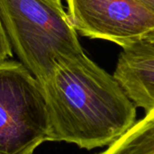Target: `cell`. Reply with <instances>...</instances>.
<instances>
[{
  "instance_id": "obj_1",
  "label": "cell",
  "mask_w": 154,
  "mask_h": 154,
  "mask_svg": "<svg viewBox=\"0 0 154 154\" xmlns=\"http://www.w3.org/2000/svg\"><path fill=\"white\" fill-rule=\"evenodd\" d=\"M46 103L50 142L85 150L108 146L136 122V106L114 75L83 51L61 56L39 83Z\"/></svg>"
},
{
  "instance_id": "obj_2",
  "label": "cell",
  "mask_w": 154,
  "mask_h": 154,
  "mask_svg": "<svg viewBox=\"0 0 154 154\" xmlns=\"http://www.w3.org/2000/svg\"><path fill=\"white\" fill-rule=\"evenodd\" d=\"M0 16L13 51L39 83L60 57L84 51L64 8L48 0H0Z\"/></svg>"
},
{
  "instance_id": "obj_3",
  "label": "cell",
  "mask_w": 154,
  "mask_h": 154,
  "mask_svg": "<svg viewBox=\"0 0 154 154\" xmlns=\"http://www.w3.org/2000/svg\"><path fill=\"white\" fill-rule=\"evenodd\" d=\"M50 142L42 88L19 61H0V154H33Z\"/></svg>"
},
{
  "instance_id": "obj_4",
  "label": "cell",
  "mask_w": 154,
  "mask_h": 154,
  "mask_svg": "<svg viewBox=\"0 0 154 154\" xmlns=\"http://www.w3.org/2000/svg\"><path fill=\"white\" fill-rule=\"evenodd\" d=\"M75 31L127 47L154 30V14L138 0H65Z\"/></svg>"
},
{
  "instance_id": "obj_5",
  "label": "cell",
  "mask_w": 154,
  "mask_h": 154,
  "mask_svg": "<svg viewBox=\"0 0 154 154\" xmlns=\"http://www.w3.org/2000/svg\"><path fill=\"white\" fill-rule=\"evenodd\" d=\"M115 78L136 107L145 113L154 108V46L140 41L122 48Z\"/></svg>"
},
{
  "instance_id": "obj_6",
  "label": "cell",
  "mask_w": 154,
  "mask_h": 154,
  "mask_svg": "<svg viewBox=\"0 0 154 154\" xmlns=\"http://www.w3.org/2000/svg\"><path fill=\"white\" fill-rule=\"evenodd\" d=\"M97 154H154V108Z\"/></svg>"
},
{
  "instance_id": "obj_7",
  "label": "cell",
  "mask_w": 154,
  "mask_h": 154,
  "mask_svg": "<svg viewBox=\"0 0 154 154\" xmlns=\"http://www.w3.org/2000/svg\"><path fill=\"white\" fill-rule=\"evenodd\" d=\"M13 57V49L8 40L5 26L0 16V61L6 60Z\"/></svg>"
},
{
  "instance_id": "obj_8",
  "label": "cell",
  "mask_w": 154,
  "mask_h": 154,
  "mask_svg": "<svg viewBox=\"0 0 154 154\" xmlns=\"http://www.w3.org/2000/svg\"><path fill=\"white\" fill-rule=\"evenodd\" d=\"M154 14V0H138Z\"/></svg>"
},
{
  "instance_id": "obj_9",
  "label": "cell",
  "mask_w": 154,
  "mask_h": 154,
  "mask_svg": "<svg viewBox=\"0 0 154 154\" xmlns=\"http://www.w3.org/2000/svg\"><path fill=\"white\" fill-rule=\"evenodd\" d=\"M143 41L147 42L152 44L154 46V30L153 31H152V32H150L149 33H147V34L145 35V37L143 38Z\"/></svg>"
},
{
  "instance_id": "obj_10",
  "label": "cell",
  "mask_w": 154,
  "mask_h": 154,
  "mask_svg": "<svg viewBox=\"0 0 154 154\" xmlns=\"http://www.w3.org/2000/svg\"><path fill=\"white\" fill-rule=\"evenodd\" d=\"M48 1H50V2H51V3H53V4H55L56 5H58V6H60V7H63L62 3H61V0H48Z\"/></svg>"
}]
</instances>
